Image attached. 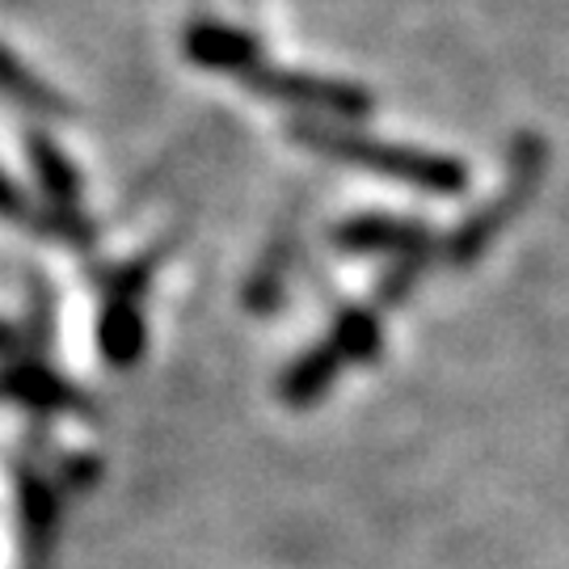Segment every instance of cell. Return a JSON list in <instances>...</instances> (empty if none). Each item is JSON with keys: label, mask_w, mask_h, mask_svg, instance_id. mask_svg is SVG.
Segmentation results:
<instances>
[{"label": "cell", "mask_w": 569, "mask_h": 569, "mask_svg": "<svg viewBox=\"0 0 569 569\" xmlns=\"http://www.w3.org/2000/svg\"><path fill=\"white\" fill-rule=\"evenodd\" d=\"M291 136L321 152L333 161L359 164L371 173H385L392 182L413 186V190H427V194H465L468 190V169L456 157H439V152H422V148H401V143H380L367 140V136H350L342 127H329V122L296 119L291 122Z\"/></svg>", "instance_id": "cell-1"}, {"label": "cell", "mask_w": 569, "mask_h": 569, "mask_svg": "<svg viewBox=\"0 0 569 569\" xmlns=\"http://www.w3.org/2000/svg\"><path fill=\"white\" fill-rule=\"evenodd\" d=\"M545 161H549V148L540 136H531L523 131L519 140L510 143V157H507V190L486 207V211H477V216H468L465 224L451 232L448 241H443V258L451 266H472L481 253L489 249V241L502 232V228L523 211L531 194H536V182L545 178Z\"/></svg>", "instance_id": "cell-2"}, {"label": "cell", "mask_w": 569, "mask_h": 569, "mask_svg": "<svg viewBox=\"0 0 569 569\" xmlns=\"http://www.w3.org/2000/svg\"><path fill=\"white\" fill-rule=\"evenodd\" d=\"M241 84L270 98V102L317 110V114H329V119H363L371 110V93L359 89V84L308 77V72H283V68H266V63H253L241 77Z\"/></svg>", "instance_id": "cell-3"}, {"label": "cell", "mask_w": 569, "mask_h": 569, "mask_svg": "<svg viewBox=\"0 0 569 569\" xmlns=\"http://www.w3.org/2000/svg\"><path fill=\"white\" fill-rule=\"evenodd\" d=\"M333 244L342 253H385V258H406V253H430V237L427 224H413V220H397V216H376V211H363L355 220L333 228Z\"/></svg>", "instance_id": "cell-4"}, {"label": "cell", "mask_w": 569, "mask_h": 569, "mask_svg": "<svg viewBox=\"0 0 569 569\" xmlns=\"http://www.w3.org/2000/svg\"><path fill=\"white\" fill-rule=\"evenodd\" d=\"M186 56L199 63V68H211V72L244 77L253 63H262V47H258L253 34H244L237 26L194 21V26L186 30Z\"/></svg>", "instance_id": "cell-5"}, {"label": "cell", "mask_w": 569, "mask_h": 569, "mask_svg": "<svg viewBox=\"0 0 569 569\" xmlns=\"http://www.w3.org/2000/svg\"><path fill=\"white\" fill-rule=\"evenodd\" d=\"M18 515H21V540H26V561L39 566L51 552L56 528H60V502L56 489L42 481L39 472H18Z\"/></svg>", "instance_id": "cell-6"}, {"label": "cell", "mask_w": 569, "mask_h": 569, "mask_svg": "<svg viewBox=\"0 0 569 569\" xmlns=\"http://www.w3.org/2000/svg\"><path fill=\"white\" fill-rule=\"evenodd\" d=\"M0 388L30 409L42 413H60V409H84V397L68 385L63 376H56L51 367L34 363V359H21V363L4 367L0 371Z\"/></svg>", "instance_id": "cell-7"}, {"label": "cell", "mask_w": 569, "mask_h": 569, "mask_svg": "<svg viewBox=\"0 0 569 569\" xmlns=\"http://www.w3.org/2000/svg\"><path fill=\"white\" fill-rule=\"evenodd\" d=\"M342 367L346 363L338 359V350H333L329 342L308 346L305 355L283 371V380H279V397L296 409L317 406L329 388H333V380H338V371H342Z\"/></svg>", "instance_id": "cell-8"}, {"label": "cell", "mask_w": 569, "mask_h": 569, "mask_svg": "<svg viewBox=\"0 0 569 569\" xmlns=\"http://www.w3.org/2000/svg\"><path fill=\"white\" fill-rule=\"evenodd\" d=\"M148 342V329L136 300L127 296H110L102 308V321H98V346H102V359L110 367H136Z\"/></svg>", "instance_id": "cell-9"}, {"label": "cell", "mask_w": 569, "mask_h": 569, "mask_svg": "<svg viewBox=\"0 0 569 569\" xmlns=\"http://www.w3.org/2000/svg\"><path fill=\"white\" fill-rule=\"evenodd\" d=\"M26 157H30V169L39 178L42 199L51 203V211H77V199H81V173L77 164L63 157L56 143L47 136H26Z\"/></svg>", "instance_id": "cell-10"}, {"label": "cell", "mask_w": 569, "mask_h": 569, "mask_svg": "<svg viewBox=\"0 0 569 569\" xmlns=\"http://www.w3.org/2000/svg\"><path fill=\"white\" fill-rule=\"evenodd\" d=\"M0 93L9 98V102H18L21 110H30V114H42V119H68V102H63L60 93L51 89V84H42L18 56H9L4 47H0Z\"/></svg>", "instance_id": "cell-11"}, {"label": "cell", "mask_w": 569, "mask_h": 569, "mask_svg": "<svg viewBox=\"0 0 569 569\" xmlns=\"http://www.w3.org/2000/svg\"><path fill=\"white\" fill-rule=\"evenodd\" d=\"M329 346L338 350L342 363H371V359H380V346H385L380 317L371 308H346V312H338V321H333Z\"/></svg>", "instance_id": "cell-12"}, {"label": "cell", "mask_w": 569, "mask_h": 569, "mask_svg": "<svg viewBox=\"0 0 569 569\" xmlns=\"http://www.w3.org/2000/svg\"><path fill=\"white\" fill-rule=\"evenodd\" d=\"M430 253H406V258H392L385 274H380V283H376V305H401L409 291H413V279L422 274V266H427Z\"/></svg>", "instance_id": "cell-13"}, {"label": "cell", "mask_w": 569, "mask_h": 569, "mask_svg": "<svg viewBox=\"0 0 569 569\" xmlns=\"http://www.w3.org/2000/svg\"><path fill=\"white\" fill-rule=\"evenodd\" d=\"M0 220H9V224H34V228H39L30 199H26L18 186L4 178V169H0Z\"/></svg>", "instance_id": "cell-14"}, {"label": "cell", "mask_w": 569, "mask_h": 569, "mask_svg": "<svg viewBox=\"0 0 569 569\" xmlns=\"http://www.w3.org/2000/svg\"><path fill=\"white\" fill-rule=\"evenodd\" d=\"M13 346H18V333L0 321V355H13Z\"/></svg>", "instance_id": "cell-15"}]
</instances>
